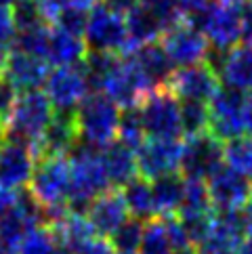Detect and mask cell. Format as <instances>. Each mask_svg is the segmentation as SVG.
<instances>
[{
    "instance_id": "cell-1",
    "label": "cell",
    "mask_w": 252,
    "mask_h": 254,
    "mask_svg": "<svg viewBox=\"0 0 252 254\" xmlns=\"http://www.w3.org/2000/svg\"><path fill=\"white\" fill-rule=\"evenodd\" d=\"M67 162H69L67 210L71 214L86 216L88 206L101 193L110 191V181H107L103 168L101 149L78 141L74 149L67 153Z\"/></svg>"
},
{
    "instance_id": "cell-2",
    "label": "cell",
    "mask_w": 252,
    "mask_h": 254,
    "mask_svg": "<svg viewBox=\"0 0 252 254\" xmlns=\"http://www.w3.org/2000/svg\"><path fill=\"white\" fill-rule=\"evenodd\" d=\"M55 110L42 90L19 93L11 114L4 120V141L25 145L38 158L42 134L51 124Z\"/></svg>"
},
{
    "instance_id": "cell-3",
    "label": "cell",
    "mask_w": 252,
    "mask_h": 254,
    "mask_svg": "<svg viewBox=\"0 0 252 254\" xmlns=\"http://www.w3.org/2000/svg\"><path fill=\"white\" fill-rule=\"evenodd\" d=\"M78 141L105 149L118 137L120 110L101 93H91L74 112Z\"/></svg>"
},
{
    "instance_id": "cell-4",
    "label": "cell",
    "mask_w": 252,
    "mask_h": 254,
    "mask_svg": "<svg viewBox=\"0 0 252 254\" xmlns=\"http://www.w3.org/2000/svg\"><path fill=\"white\" fill-rule=\"evenodd\" d=\"M187 23L204 34L212 51L227 53L242 42V11L214 4L212 0Z\"/></svg>"
},
{
    "instance_id": "cell-5",
    "label": "cell",
    "mask_w": 252,
    "mask_h": 254,
    "mask_svg": "<svg viewBox=\"0 0 252 254\" xmlns=\"http://www.w3.org/2000/svg\"><path fill=\"white\" fill-rule=\"evenodd\" d=\"M84 42L91 53H107V55H118L128 47V34H126L124 15L107 8L103 2L95 4L86 17L84 28Z\"/></svg>"
},
{
    "instance_id": "cell-6",
    "label": "cell",
    "mask_w": 252,
    "mask_h": 254,
    "mask_svg": "<svg viewBox=\"0 0 252 254\" xmlns=\"http://www.w3.org/2000/svg\"><path fill=\"white\" fill-rule=\"evenodd\" d=\"M28 193L42 208L67 206V197H69L67 156H44L36 162Z\"/></svg>"
},
{
    "instance_id": "cell-7",
    "label": "cell",
    "mask_w": 252,
    "mask_h": 254,
    "mask_svg": "<svg viewBox=\"0 0 252 254\" xmlns=\"http://www.w3.org/2000/svg\"><path fill=\"white\" fill-rule=\"evenodd\" d=\"M248 93L223 86L217 90L208 101V132L217 137L221 143L244 137L246 122H244V107Z\"/></svg>"
},
{
    "instance_id": "cell-8",
    "label": "cell",
    "mask_w": 252,
    "mask_h": 254,
    "mask_svg": "<svg viewBox=\"0 0 252 254\" xmlns=\"http://www.w3.org/2000/svg\"><path fill=\"white\" fill-rule=\"evenodd\" d=\"M139 114L147 139H179L183 134L179 101L166 88L154 90L143 99Z\"/></svg>"
},
{
    "instance_id": "cell-9",
    "label": "cell",
    "mask_w": 252,
    "mask_h": 254,
    "mask_svg": "<svg viewBox=\"0 0 252 254\" xmlns=\"http://www.w3.org/2000/svg\"><path fill=\"white\" fill-rule=\"evenodd\" d=\"M181 177L185 181L206 183L214 172L223 168V143L206 130L193 137H185L181 156Z\"/></svg>"
},
{
    "instance_id": "cell-10",
    "label": "cell",
    "mask_w": 252,
    "mask_h": 254,
    "mask_svg": "<svg viewBox=\"0 0 252 254\" xmlns=\"http://www.w3.org/2000/svg\"><path fill=\"white\" fill-rule=\"evenodd\" d=\"M44 95L53 105L55 114H74L78 105L91 95L82 67H57L44 82Z\"/></svg>"
},
{
    "instance_id": "cell-11",
    "label": "cell",
    "mask_w": 252,
    "mask_h": 254,
    "mask_svg": "<svg viewBox=\"0 0 252 254\" xmlns=\"http://www.w3.org/2000/svg\"><path fill=\"white\" fill-rule=\"evenodd\" d=\"M160 47L175 65V69L206 63L210 53V44L204 38V34L187 21H181L175 28H170L160 38Z\"/></svg>"
},
{
    "instance_id": "cell-12",
    "label": "cell",
    "mask_w": 252,
    "mask_h": 254,
    "mask_svg": "<svg viewBox=\"0 0 252 254\" xmlns=\"http://www.w3.org/2000/svg\"><path fill=\"white\" fill-rule=\"evenodd\" d=\"M221 88L219 74L208 63H197V65L179 67L170 76L166 90L177 101H195L208 103Z\"/></svg>"
},
{
    "instance_id": "cell-13",
    "label": "cell",
    "mask_w": 252,
    "mask_h": 254,
    "mask_svg": "<svg viewBox=\"0 0 252 254\" xmlns=\"http://www.w3.org/2000/svg\"><path fill=\"white\" fill-rule=\"evenodd\" d=\"M42 227V208L28 191H19L17 204L0 216V244L11 254L28 238V233Z\"/></svg>"
},
{
    "instance_id": "cell-14",
    "label": "cell",
    "mask_w": 252,
    "mask_h": 254,
    "mask_svg": "<svg viewBox=\"0 0 252 254\" xmlns=\"http://www.w3.org/2000/svg\"><path fill=\"white\" fill-rule=\"evenodd\" d=\"M183 141L181 139H145L134 151L137 172L141 179L154 181L158 177L177 172L181 166Z\"/></svg>"
},
{
    "instance_id": "cell-15",
    "label": "cell",
    "mask_w": 252,
    "mask_h": 254,
    "mask_svg": "<svg viewBox=\"0 0 252 254\" xmlns=\"http://www.w3.org/2000/svg\"><path fill=\"white\" fill-rule=\"evenodd\" d=\"M206 189H208L212 208L219 212L244 210L252 202V179L227 168L225 164L206 181Z\"/></svg>"
},
{
    "instance_id": "cell-16",
    "label": "cell",
    "mask_w": 252,
    "mask_h": 254,
    "mask_svg": "<svg viewBox=\"0 0 252 254\" xmlns=\"http://www.w3.org/2000/svg\"><path fill=\"white\" fill-rule=\"evenodd\" d=\"M126 61L130 63V67L134 69V74L139 76L143 88L149 93L160 88H166L170 76L175 71V65L166 57V53L162 51L160 42L145 44V47L132 49L122 55Z\"/></svg>"
},
{
    "instance_id": "cell-17",
    "label": "cell",
    "mask_w": 252,
    "mask_h": 254,
    "mask_svg": "<svg viewBox=\"0 0 252 254\" xmlns=\"http://www.w3.org/2000/svg\"><path fill=\"white\" fill-rule=\"evenodd\" d=\"M38 158L25 145L2 141L0 143V187L11 191H23L30 185Z\"/></svg>"
},
{
    "instance_id": "cell-18",
    "label": "cell",
    "mask_w": 252,
    "mask_h": 254,
    "mask_svg": "<svg viewBox=\"0 0 252 254\" xmlns=\"http://www.w3.org/2000/svg\"><path fill=\"white\" fill-rule=\"evenodd\" d=\"M101 95H105L118 110H130L139 107V103L147 97V90L143 88L139 76L134 74L130 63L124 57H118V63L110 71V76L103 82Z\"/></svg>"
},
{
    "instance_id": "cell-19",
    "label": "cell",
    "mask_w": 252,
    "mask_h": 254,
    "mask_svg": "<svg viewBox=\"0 0 252 254\" xmlns=\"http://www.w3.org/2000/svg\"><path fill=\"white\" fill-rule=\"evenodd\" d=\"M49 74L51 67L44 59L11 51L0 78H4L17 93H30V90H40V86H44V82H47Z\"/></svg>"
},
{
    "instance_id": "cell-20",
    "label": "cell",
    "mask_w": 252,
    "mask_h": 254,
    "mask_svg": "<svg viewBox=\"0 0 252 254\" xmlns=\"http://www.w3.org/2000/svg\"><path fill=\"white\" fill-rule=\"evenodd\" d=\"M126 219H128V210H126V204L118 189H110V191L101 193L86 210V221L93 227L95 235L97 238H105V240Z\"/></svg>"
},
{
    "instance_id": "cell-21",
    "label": "cell",
    "mask_w": 252,
    "mask_h": 254,
    "mask_svg": "<svg viewBox=\"0 0 252 254\" xmlns=\"http://www.w3.org/2000/svg\"><path fill=\"white\" fill-rule=\"evenodd\" d=\"M217 74L223 86L242 90V93H252V47L250 44H238L236 49L223 53Z\"/></svg>"
},
{
    "instance_id": "cell-22",
    "label": "cell",
    "mask_w": 252,
    "mask_h": 254,
    "mask_svg": "<svg viewBox=\"0 0 252 254\" xmlns=\"http://www.w3.org/2000/svg\"><path fill=\"white\" fill-rule=\"evenodd\" d=\"M78 143L74 114H55L42 134L38 160L44 156H67Z\"/></svg>"
},
{
    "instance_id": "cell-23",
    "label": "cell",
    "mask_w": 252,
    "mask_h": 254,
    "mask_svg": "<svg viewBox=\"0 0 252 254\" xmlns=\"http://www.w3.org/2000/svg\"><path fill=\"white\" fill-rule=\"evenodd\" d=\"M86 42L82 36L61 32L51 28V40H49V51H47V63L57 69V67H78L86 57Z\"/></svg>"
},
{
    "instance_id": "cell-24",
    "label": "cell",
    "mask_w": 252,
    "mask_h": 254,
    "mask_svg": "<svg viewBox=\"0 0 252 254\" xmlns=\"http://www.w3.org/2000/svg\"><path fill=\"white\" fill-rule=\"evenodd\" d=\"M101 160H103L107 181H110V187H124L134 177H139L134 151L124 147L118 141H114L105 149H101Z\"/></svg>"
},
{
    "instance_id": "cell-25",
    "label": "cell",
    "mask_w": 252,
    "mask_h": 254,
    "mask_svg": "<svg viewBox=\"0 0 252 254\" xmlns=\"http://www.w3.org/2000/svg\"><path fill=\"white\" fill-rule=\"evenodd\" d=\"M149 183H151V193H154L156 216H162V219L177 216L185 193V179L181 177V172H170V175L158 177L149 181Z\"/></svg>"
},
{
    "instance_id": "cell-26",
    "label": "cell",
    "mask_w": 252,
    "mask_h": 254,
    "mask_svg": "<svg viewBox=\"0 0 252 254\" xmlns=\"http://www.w3.org/2000/svg\"><path fill=\"white\" fill-rule=\"evenodd\" d=\"M122 199L126 204L128 216L143 223H149L156 219V206H154V193H151V183L141 177H134L130 183L122 187Z\"/></svg>"
},
{
    "instance_id": "cell-27",
    "label": "cell",
    "mask_w": 252,
    "mask_h": 254,
    "mask_svg": "<svg viewBox=\"0 0 252 254\" xmlns=\"http://www.w3.org/2000/svg\"><path fill=\"white\" fill-rule=\"evenodd\" d=\"M53 235L59 244V248L67 250V252H74L76 248H80L84 242H88L91 238H95V231L93 227L88 225L86 216H80V214H67L59 225L53 227Z\"/></svg>"
},
{
    "instance_id": "cell-28",
    "label": "cell",
    "mask_w": 252,
    "mask_h": 254,
    "mask_svg": "<svg viewBox=\"0 0 252 254\" xmlns=\"http://www.w3.org/2000/svg\"><path fill=\"white\" fill-rule=\"evenodd\" d=\"M49 40H51V25L49 23H40V25H34V28L17 32V40H15V49L13 51L47 61Z\"/></svg>"
},
{
    "instance_id": "cell-29",
    "label": "cell",
    "mask_w": 252,
    "mask_h": 254,
    "mask_svg": "<svg viewBox=\"0 0 252 254\" xmlns=\"http://www.w3.org/2000/svg\"><path fill=\"white\" fill-rule=\"evenodd\" d=\"M143 229H145V223L128 216V219L107 238V242H110V246L114 248L116 254H137L141 240H143Z\"/></svg>"
},
{
    "instance_id": "cell-30",
    "label": "cell",
    "mask_w": 252,
    "mask_h": 254,
    "mask_svg": "<svg viewBox=\"0 0 252 254\" xmlns=\"http://www.w3.org/2000/svg\"><path fill=\"white\" fill-rule=\"evenodd\" d=\"M223 164L252 179V139L238 137L223 145Z\"/></svg>"
},
{
    "instance_id": "cell-31",
    "label": "cell",
    "mask_w": 252,
    "mask_h": 254,
    "mask_svg": "<svg viewBox=\"0 0 252 254\" xmlns=\"http://www.w3.org/2000/svg\"><path fill=\"white\" fill-rule=\"evenodd\" d=\"M145 139H147V134H145V128H143L139 107L122 110L120 112V124H118V137H116V141L122 143L124 147L137 151Z\"/></svg>"
},
{
    "instance_id": "cell-32",
    "label": "cell",
    "mask_w": 252,
    "mask_h": 254,
    "mask_svg": "<svg viewBox=\"0 0 252 254\" xmlns=\"http://www.w3.org/2000/svg\"><path fill=\"white\" fill-rule=\"evenodd\" d=\"M179 112H181V130L185 137L208 130V103L179 101Z\"/></svg>"
},
{
    "instance_id": "cell-33",
    "label": "cell",
    "mask_w": 252,
    "mask_h": 254,
    "mask_svg": "<svg viewBox=\"0 0 252 254\" xmlns=\"http://www.w3.org/2000/svg\"><path fill=\"white\" fill-rule=\"evenodd\" d=\"M208 212H214V208L210 204L206 183H200V181H185L183 202H181V208H179L177 214H208Z\"/></svg>"
},
{
    "instance_id": "cell-34",
    "label": "cell",
    "mask_w": 252,
    "mask_h": 254,
    "mask_svg": "<svg viewBox=\"0 0 252 254\" xmlns=\"http://www.w3.org/2000/svg\"><path fill=\"white\" fill-rule=\"evenodd\" d=\"M139 254H173V246H170L166 227L162 223V219H154L145 223Z\"/></svg>"
},
{
    "instance_id": "cell-35",
    "label": "cell",
    "mask_w": 252,
    "mask_h": 254,
    "mask_svg": "<svg viewBox=\"0 0 252 254\" xmlns=\"http://www.w3.org/2000/svg\"><path fill=\"white\" fill-rule=\"evenodd\" d=\"M57 252H59V244L53 231L47 229V227H38V229L28 233V238L11 254H57Z\"/></svg>"
},
{
    "instance_id": "cell-36",
    "label": "cell",
    "mask_w": 252,
    "mask_h": 254,
    "mask_svg": "<svg viewBox=\"0 0 252 254\" xmlns=\"http://www.w3.org/2000/svg\"><path fill=\"white\" fill-rule=\"evenodd\" d=\"M86 17H88V11H84V8L65 6V8H63V11L55 17V21H53L51 28L61 30V32H69V34H76V36H84Z\"/></svg>"
},
{
    "instance_id": "cell-37",
    "label": "cell",
    "mask_w": 252,
    "mask_h": 254,
    "mask_svg": "<svg viewBox=\"0 0 252 254\" xmlns=\"http://www.w3.org/2000/svg\"><path fill=\"white\" fill-rule=\"evenodd\" d=\"M11 15L15 19L17 32L34 28V25H40V23H47L42 19L40 8H38V4H36V0H15L13 6H11Z\"/></svg>"
},
{
    "instance_id": "cell-38",
    "label": "cell",
    "mask_w": 252,
    "mask_h": 254,
    "mask_svg": "<svg viewBox=\"0 0 252 254\" xmlns=\"http://www.w3.org/2000/svg\"><path fill=\"white\" fill-rule=\"evenodd\" d=\"M17 40V25L11 8H0V53H11Z\"/></svg>"
},
{
    "instance_id": "cell-39",
    "label": "cell",
    "mask_w": 252,
    "mask_h": 254,
    "mask_svg": "<svg viewBox=\"0 0 252 254\" xmlns=\"http://www.w3.org/2000/svg\"><path fill=\"white\" fill-rule=\"evenodd\" d=\"M17 97H19V93H17L4 78H0V122H2V126H4V120L13 110Z\"/></svg>"
},
{
    "instance_id": "cell-40",
    "label": "cell",
    "mask_w": 252,
    "mask_h": 254,
    "mask_svg": "<svg viewBox=\"0 0 252 254\" xmlns=\"http://www.w3.org/2000/svg\"><path fill=\"white\" fill-rule=\"evenodd\" d=\"M69 254H116L114 248L110 246V242H107L105 238H91L88 242H84L80 248H76L74 252Z\"/></svg>"
},
{
    "instance_id": "cell-41",
    "label": "cell",
    "mask_w": 252,
    "mask_h": 254,
    "mask_svg": "<svg viewBox=\"0 0 252 254\" xmlns=\"http://www.w3.org/2000/svg\"><path fill=\"white\" fill-rule=\"evenodd\" d=\"M242 42L252 47V2L242 8Z\"/></svg>"
},
{
    "instance_id": "cell-42",
    "label": "cell",
    "mask_w": 252,
    "mask_h": 254,
    "mask_svg": "<svg viewBox=\"0 0 252 254\" xmlns=\"http://www.w3.org/2000/svg\"><path fill=\"white\" fill-rule=\"evenodd\" d=\"M17 197H19V191H11V189L0 187V216L8 212L17 204Z\"/></svg>"
},
{
    "instance_id": "cell-43",
    "label": "cell",
    "mask_w": 252,
    "mask_h": 254,
    "mask_svg": "<svg viewBox=\"0 0 252 254\" xmlns=\"http://www.w3.org/2000/svg\"><path fill=\"white\" fill-rule=\"evenodd\" d=\"M214 4H221V6H227V8H236V11H242L248 2L252 0H212Z\"/></svg>"
},
{
    "instance_id": "cell-44",
    "label": "cell",
    "mask_w": 252,
    "mask_h": 254,
    "mask_svg": "<svg viewBox=\"0 0 252 254\" xmlns=\"http://www.w3.org/2000/svg\"><path fill=\"white\" fill-rule=\"evenodd\" d=\"M244 221H246V235L248 240H252V202L244 208Z\"/></svg>"
},
{
    "instance_id": "cell-45",
    "label": "cell",
    "mask_w": 252,
    "mask_h": 254,
    "mask_svg": "<svg viewBox=\"0 0 252 254\" xmlns=\"http://www.w3.org/2000/svg\"><path fill=\"white\" fill-rule=\"evenodd\" d=\"M236 254H252V240H244L240 244V248L236 250Z\"/></svg>"
},
{
    "instance_id": "cell-46",
    "label": "cell",
    "mask_w": 252,
    "mask_h": 254,
    "mask_svg": "<svg viewBox=\"0 0 252 254\" xmlns=\"http://www.w3.org/2000/svg\"><path fill=\"white\" fill-rule=\"evenodd\" d=\"M15 0H0V8H11Z\"/></svg>"
},
{
    "instance_id": "cell-47",
    "label": "cell",
    "mask_w": 252,
    "mask_h": 254,
    "mask_svg": "<svg viewBox=\"0 0 252 254\" xmlns=\"http://www.w3.org/2000/svg\"><path fill=\"white\" fill-rule=\"evenodd\" d=\"M4 141V126H2V122H0V143Z\"/></svg>"
},
{
    "instance_id": "cell-48",
    "label": "cell",
    "mask_w": 252,
    "mask_h": 254,
    "mask_svg": "<svg viewBox=\"0 0 252 254\" xmlns=\"http://www.w3.org/2000/svg\"><path fill=\"white\" fill-rule=\"evenodd\" d=\"M173 254H195V250H179V252H173Z\"/></svg>"
},
{
    "instance_id": "cell-49",
    "label": "cell",
    "mask_w": 252,
    "mask_h": 254,
    "mask_svg": "<svg viewBox=\"0 0 252 254\" xmlns=\"http://www.w3.org/2000/svg\"><path fill=\"white\" fill-rule=\"evenodd\" d=\"M0 254H8V252H6V248L2 246V244H0Z\"/></svg>"
},
{
    "instance_id": "cell-50",
    "label": "cell",
    "mask_w": 252,
    "mask_h": 254,
    "mask_svg": "<svg viewBox=\"0 0 252 254\" xmlns=\"http://www.w3.org/2000/svg\"><path fill=\"white\" fill-rule=\"evenodd\" d=\"M212 254H236V252H212Z\"/></svg>"
},
{
    "instance_id": "cell-51",
    "label": "cell",
    "mask_w": 252,
    "mask_h": 254,
    "mask_svg": "<svg viewBox=\"0 0 252 254\" xmlns=\"http://www.w3.org/2000/svg\"><path fill=\"white\" fill-rule=\"evenodd\" d=\"M250 139H252V137H250Z\"/></svg>"
}]
</instances>
